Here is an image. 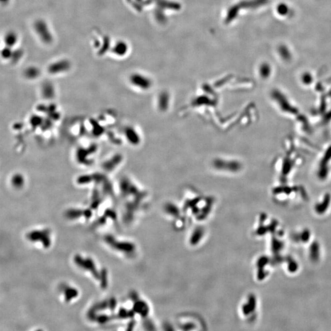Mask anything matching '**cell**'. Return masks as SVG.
Returning <instances> with one entry per match:
<instances>
[{"mask_svg": "<svg viewBox=\"0 0 331 331\" xmlns=\"http://www.w3.org/2000/svg\"><path fill=\"white\" fill-rule=\"evenodd\" d=\"M33 29L38 38L45 44L49 45L54 41V34L49 23L42 20L38 19L34 22Z\"/></svg>", "mask_w": 331, "mask_h": 331, "instance_id": "obj_1", "label": "cell"}, {"mask_svg": "<svg viewBox=\"0 0 331 331\" xmlns=\"http://www.w3.org/2000/svg\"><path fill=\"white\" fill-rule=\"evenodd\" d=\"M50 234V231L49 229L33 231L28 234L27 238L28 240L33 242L39 241L42 244L44 247L48 248L51 244Z\"/></svg>", "mask_w": 331, "mask_h": 331, "instance_id": "obj_2", "label": "cell"}, {"mask_svg": "<svg viewBox=\"0 0 331 331\" xmlns=\"http://www.w3.org/2000/svg\"><path fill=\"white\" fill-rule=\"evenodd\" d=\"M75 263L81 268L89 271L96 279L100 280L101 272L97 270L96 265L91 258L83 259L80 255H76L74 258Z\"/></svg>", "mask_w": 331, "mask_h": 331, "instance_id": "obj_3", "label": "cell"}, {"mask_svg": "<svg viewBox=\"0 0 331 331\" xmlns=\"http://www.w3.org/2000/svg\"><path fill=\"white\" fill-rule=\"evenodd\" d=\"M71 68V63L67 59H60L52 63L48 67L49 73L54 74L63 73Z\"/></svg>", "mask_w": 331, "mask_h": 331, "instance_id": "obj_4", "label": "cell"}, {"mask_svg": "<svg viewBox=\"0 0 331 331\" xmlns=\"http://www.w3.org/2000/svg\"><path fill=\"white\" fill-rule=\"evenodd\" d=\"M130 81L133 85L142 89L148 88L150 85V80H149L148 78L139 74L132 75L130 78Z\"/></svg>", "mask_w": 331, "mask_h": 331, "instance_id": "obj_5", "label": "cell"}, {"mask_svg": "<svg viewBox=\"0 0 331 331\" xmlns=\"http://www.w3.org/2000/svg\"><path fill=\"white\" fill-rule=\"evenodd\" d=\"M18 36L14 31H9L6 33L4 37V42L5 46L10 48L15 47L18 42Z\"/></svg>", "mask_w": 331, "mask_h": 331, "instance_id": "obj_6", "label": "cell"}, {"mask_svg": "<svg viewBox=\"0 0 331 331\" xmlns=\"http://www.w3.org/2000/svg\"><path fill=\"white\" fill-rule=\"evenodd\" d=\"M128 45L124 41H117L112 46V52L115 55L118 57L124 56L128 51Z\"/></svg>", "mask_w": 331, "mask_h": 331, "instance_id": "obj_7", "label": "cell"}, {"mask_svg": "<svg viewBox=\"0 0 331 331\" xmlns=\"http://www.w3.org/2000/svg\"><path fill=\"white\" fill-rule=\"evenodd\" d=\"M331 202V196L329 194L327 193L323 201L320 203L318 204L315 206V210L318 214H323L325 213L328 209Z\"/></svg>", "mask_w": 331, "mask_h": 331, "instance_id": "obj_8", "label": "cell"}, {"mask_svg": "<svg viewBox=\"0 0 331 331\" xmlns=\"http://www.w3.org/2000/svg\"><path fill=\"white\" fill-rule=\"evenodd\" d=\"M310 256L313 261H317L320 257V245L317 242H313L310 248Z\"/></svg>", "mask_w": 331, "mask_h": 331, "instance_id": "obj_9", "label": "cell"}, {"mask_svg": "<svg viewBox=\"0 0 331 331\" xmlns=\"http://www.w3.org/2000/svg\"><path fill=\"white\" fill-rule=\"evenodd\" d=\"M40 72L37 67L31 66L28 68L25 71V75L28 79H35L39 75Z\"/></svg>", "mask_w": 331, "mask_h": 331, "instance_id": "obj_10", "label": "cell"}, {"mask_svg": "<svg viewBox=\"0 0 331 331\" xmlns=\"http://www.w3.org/2000/svg\"><path fill=\"white\" fill-rule=\"evenodd\" d=\"M78 295V291L72 288H67L65 290V297L66 301H70L72 299L76 297Z\"/></svg>", "mask_w": 331, "mask_h": 331, "instance_id": "obj_11", "label": "cell"}, {"mask_svg": "<svg viewBox=\"0 0 331 331\" xmlns=\"http://www.w3.org/2000/svg\"><path fill=\"white\" fill-rule=\"evenodd\" d=\"M283 247V244L282 242L277 240L275 238H273L272 241V249L275 253H278Z\"/></svg>", "mask_w": 331, "mask_h": 331, "instance_id": "obj_12", "label": "cell"}, {"mask_svg": "<svg viewBox=\"0 0 331 331\" xmlns=\"http://www.w3.org/2000/svg\"><path fill=\"white\" fill-rule=\"evenodd\" d=\"M287 261L288 270L291 273L295 272L298 269V265L296 262L290 257H287Z\"/></svg>", "mask_w": 331, "mask_h": 331, "instance_id": "obj_13", "label": "cell"}, {"mask_svg": "<svg viewBox=\"0 0 331 331\" xmlns=\"http://www.w3.org/2000/svg\"><path fill=\"white\" fill-rule=\"evenodd\" d=\"M101 285L102 288H106L107 286V273L106 269H102L101 272Z\"/></svg>", "mask_w": 331, "mask_h": 331, "instance_id": "obj_14", "label": "cell"}, {"mask_svg": "<svg viewBox=\"0 0 331 331\" xmlns=\"http://www.w3.org/2000/svg\"><path fill=\"white\" fill-rule=\"evenodd\" d=\"M269 262V259L266 256H262L257 261V266L259 270H264V267Z\"/></svg>", "mask_w": 331, "mask_h": 331, "instance_id": "obj_15", "label": "cell"}, {"mask_svg": "<svg viewBox=\"0 0 331 331\" xmlns=\"http://www.w3.org/2000/svg\"><path fill=\"white\" fill-rule=\"evenodd\" d=\"M300 240L304 242H307L310 239V231L308 229H305L302 231V233L299 234Z\"/></svg>", "mask_w": 331, "mask_h": 331, "instance_id": "obj_16", "label": "cell"}, {"mask_svg": "<svg viewBox=\"0 0 331 331\" xmlns=\"http://www.w3.org/2000/svg\"><path fill=\"white\" fill-rule=\"evenodd\" d=\"M278 225V222L276 220H273L269 226H267L268 231H270L271 233H273L275 231V229Z\"/></svg>", "mask_w": 331, "mask_h": 331, "instance_id": "obj_17", "label": "cell"}, {"mask_svg": "<svg viewBox=\"0 0 331 331\" xmlns=\"http://www.w3.org/2000/svg\"><path fill=\"white\" fill-rule=\"evenodd\" d=\"M249 307L250 308L251 311H253L256 308V299L253 296H250L249 299Z\"/></svg>", "mask_w": 331, "mask_h": 331, "instance_id": "obj_18", "label": "cell"}, {"mask_svg": "<svg viewBox=\"0 0 331 331\" xmlns=\"http://www.w3.org/2000/svg\"><path fill=\"white\" fill-rule=\"evenodd\" d=\"M268 231V229H267V227H265L264 226H261L258 229H257V234L259 235H263L264 234H265V233Z\"/></svg>", "mask_w": 331, "mask_h": 331, "instance_id": "obj_19", "label": "cell"}, {"mask_svg": "<svg viewBox=\"0 0 331 331\" xmlns=\"http://www.w3.org/2000/svg\"><path fill=\"white\" fill-rule=\"evenodd\" d=\"M283 260V257L279 255H277L275 256V258L273 259L272 260V262H273L274 264H277V263H280Z\"/></svg>", "mask_w": 331, "mask_h": 331, "instance_id": "obj_20", "label": "cell"}]
</instances>
